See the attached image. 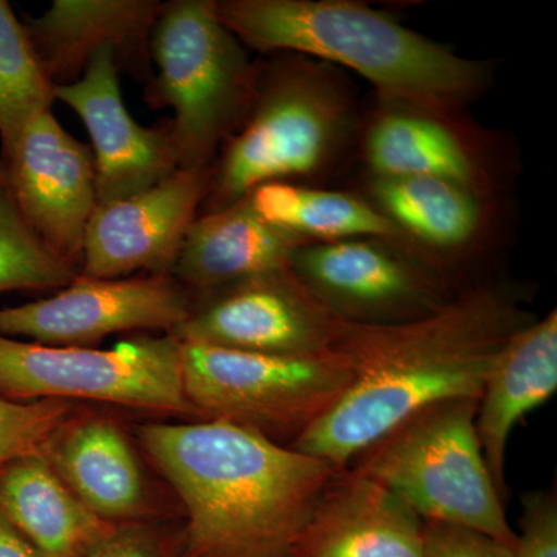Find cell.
<instances>
[{
	"label": "cell",
	"mask_w": 557,
	"mask_h": 557,
	"mask_svg": "<svg viewBox=\"0 0 557 557\" xmlns=\"http://www.w3.org/2000/svg\"><path fill=\"white\" fill-rule=\"evenodd\" d=\"M160 0H53L25 30L54 89L78 81L91 60L110 50L120 73L148 86L150 39Z\"/></svg>",
	"instance_id": "9a60e30c"
},
{
	"label": "cell",
	"mask_w": 557,
	"mask_h": 557,
	"mask_svg": "<svg viewBox=\"0 0 557 557\" xmlns=\"http://www.w3.org/2000/svg\"><path fill=\"white\" fill-rule=\"evenodd\" d=\"M137 434L185 509L178 557H293L341 471L226 421L150 423Z\"/></svg>",
	"instance_id": "7a4b0ae2"
},
{
	"label": "cell",
	"mask_w": 557,
	"mask_h": 557,
	"mask_svg": "<svg viewBox=\"0 0 557 557\" xmlns=\"http://www.w3.org/2000/svg\"><path fill=\"white\" fill-rule=\"evenodd\" d=\"M194 295L171 274L76 276L50 298L0 309V335L44 346L90 347L113 333L172 330L189 317Z\"/></svg>",
	"instance_id": "8fae6325"
},
{
	"label": "cell",
	"mask_w": 557,
	"mask_h": 557,
	"mask_svg": "<svg viewBox=\"0 0 557 557\" xmlns=\"http://www.w3.org/2000/svg\"><path fill=\"white\" fill-rule=\"evenodd\" d=\"M0 511L47 557H89L115 527L81 504L42 449L0 468Z\"/></svg>",
	"instance_id": "7402d4cb"
},
{
	"label": "cell",
	"mask_w": 557,
	"mask_h": 557,
	"mask_svg": "<svg viewBox=\"0 0 557 557\" xmlns=\"http://www.w3.org/2000/svg\"><path fill=\"white\" fill-rule=\"evenodd\" d=\"M182 376L197 420L226 421L292 448L354 375L336 348L295 357L182 343Z\"/></svg>",
	"instance_id": "52a82bcc"
},
{
	"label": "cell",
	"mask_w": 557,
	"mask_h": 557,
	"mask_svg": "<svg viewBox=\"0 0 557 557\" xmlns=\"http://www.w3.org/2000/svg\"><path fill=\"white\" fill-rule=\"evenodd\" d=\"M525 302L515 285L474 282L426 318L348 324L335 348L350 364V387L292 449L344 469L418 410L479 399L508 341L537 318Z\"/></svg>",
	"instance_id": "6da1fadb"
},
{
	"label": "cell",
	"mask_w": 557,
	"mask_h": 557,
	"mask_svg": "<svg viewBox=\"0 0 557 557\" xmlns=\"http://www.w3.org/2000/svg\"><path fill=\"white\" fill-rule=\"evenodd\" d=\"M0 557H47L0 511Z\"/></svg>",
	"instance_id": "f546056e"
},
{
	"label": "cell",
	"mask_w": 557,
	"mask_h": 557,
	"mask_svg": "<svg viewBox=\"0 0 557 557\" xmlns=\"http://www.w3.org/2000/svg\"><path fill=\"white\" fill-rule=\"evenodd\" d=\"M5 168L22 215L54 258L78 271L97 209V171L89 146L73 138L53 110L25 127Z\"/></svg>",
	"instance_id": "7c38bea8"
},
{
	"label": "cell",
	"mask_w": 557,
	"mask_h": 557,
	"mask_svg": "<svg viewBox=\"0 0 557 557\" xmlns=\"http://www.w3.org/2000/svg\"><path fill=\"white\" fill-rule=\"evenodd\" d=\"M54 98L67 104L89 132L98 205L143 193L178 170L170 121L146 127L134 120L121 97L112 51L97 54L75 83L57 87Z\"/></svg>",
	"instance_id": "5bb4252c"
},
{
	"label": "cell",
	"mask_w": 557,
	"mask_h": 557,
	"mask_svg": "<svg viewBox=\"0 0 557 557\" xmlns=\"http://www.w3.org/2000/svg\"><path fill=\"white\" fill-rule=\"evenodd\" d=\"M423 557H512V553L479 531L424 520Z\"/></svg>",
	"instance_id": "f1b7e54d"
},
{
	"label": "cell",
	"mask_w": 557,
	"mask_h": 557,
	"mask_svg": "<svg viewBox=\"0 0 557 557\" xmlns=\"http://www.w3.org/2000/svg\"><path fill=\"white\" fill-rule=\"evenodd\" d=\"M54 101L24 21L0 0V161L10 159L25 127Z\"/></svg>",
	"instance_id": "cb8c5ba5"
},
{
	"label": "cell",
	"mask_w": 557,
	"mask_h": 557,
	"mask_svg": "<svg viewBox=\"0 0 557 557\" xmlns=\"http://www.w3.org/2000/svg\"><path fill=\"white\" fill-rule=\"evenodd\" d=\"M0 398L90 399L196 418L182 376V343L135 336L115 347L44 346L0 335Z\"/></svg>",
	"instance_id": "ba28073f"
},
{
	"label": "cell",
	"mask_w": 557,
	"mask_h": 557,
	"mask_svg": "<svg viewBox=\"0 0 557 557\" xmlns=\"http://www.w3.org/2000/svg\"><path fill=\"white\" fill-rule=\"evenodd\" d=\"M347 327L288 267L194 295L189 317L168 335L180 343L306 357L335 350Z\"/></svg>",
	"instance_id": "30bf717a"
},
{
	"label": "cell",
	"mask_w": 557,
	"mask_h": 557,
	"mask_svg": "<svg viewBox=\"0 0 557 557\" xmlns=\"http://www.w3.org/2000/svg\"><path fill=\"white\" fill-rule=\"evenodd\" d=\"M212 166L178 168L152 188L98 205L84 237L79 276L171 274L208 196Z\"/></svg>",
	"instance_id": "4fadbf2b"
},
{
	"label": "cell",
	"mask_w": 557,
	"mask_h": 557,
	"mask_svg": "<svg viewBox=\"0 0 557 557\" xmlns=\"http://www.w3.org/2000/svg\"><path fill=\"white\" fill-rule=\"evenodd\" d=\"M292 269L336 317L366 327L426 318L460 289L405 242L375 237L311 242Z\"/></svg>",
	"instance_id": "9c48e42d"
},
{
	"label": "cell",
	"mask_w": 557,
	"mask_h": 557,
	"mask_svg": "<svg viewBox=\"0 0 557 557\" xmlns=\"http://www.w3.org/2000/svg\"><path fill=\"white\" fill-rule=\"evenodd\" d=\"M379 98L362 132L370 177L443 178L487 196L485 156L457 116Z\"/></svg>",
	"instance_id": "ac0fdd59"
},
{
	"label": "cell",
	"mask_w": 557,
	"mask_h": 557,
	"mask_svg": "<svg viewBox=\"0 0 557 557\" xmlns=\"http://www.w3.org/2000/svg\"><path fill=\"white\" fill-rule=\"evenodd\" d=\"M79 410L64 399L10 401L0 398V468L44 449Z\"/></svg>",
	"instance_id": "484cf974"
},
{
	"label": "cell",
	"mask_w": 557,
	"mask_h": 557,
	"mask_svg": "<svg viewBox=\"0 0 557 557\" xmlns=\"http://www.w3.org/2000/svg\"><path fill=\"white\" fill-rule=\"evenodd\" d=\"M215 10L248 50L343 65L413 108L457 116L487 84L482 62L355 0H215Z\"/></svg>",
	"instance_id": "3957f363"
},
{
	"label": "cell",
	"mask_w": 557,
	"mask_h": 557,
	"mask_svg": "<svg viewBox=\"0 0 557 557\" xmlns=\"http://www.w3.org/2000/svg\"><path fill=\"white\" fill-rule=\"evenodd\" d=\"M89 557H178V528L161 520L120 523Z\"/></svg>",
	"instance_id": "83f0119b"
},
{
	"label": "cell",
	"mask_w": 557,
	"mask_h": 557,
	"mask_svg": "<svg viewBox=\"0 0 557 557\" xmlns=\"http://www.w3.org/2000/svg\"><path fill=\"white\" fill-rule=\"evenodd\" d=\"M557 391V310L508 341L478 399L475 432L486 467L507 502V448L516 426Z\"/></svg>",
	"instance_id": "ffe728a7"
},
{
	"label": "cell",
	"mask_w": 557,
	"mask_h": 557,
	"mask_svg": "<svg viewBox=\"0 0 557 557\" xmlns=\"http://www.w3.org/2000/svg\"><path fill=\"white\" fill-rule=\"evenodd\" d=\"M307 244L311 242L267 222L245 197L194 220L171 276L201 295L288 269L293 255Z\"/></svg>",
	"instance_id": "d6986e66"
},
{
	"label": "cell",
	"mask_w": 557,
	"mask_h": 557,
	"mask_svg": "<svg viewBox=\"0 0 557 557\" xmlns=\"http://www.w3.org/2000/svg\"><path fill=\"white\" fill-rule=\"evenodd\" d=\"M42 453L62 482L97 518L113 525L160 520L137 450L112 418L78 412Z\"/></svg>",
	"instance_id": "e0dca14e"
},
{
	"label": "cell",
	"mask_w": 557,
	"mask_h": 557,
	"mask_svg": "<svg viewBox=\"0 0 557 557\" xmlns=\"http://www.w3.org/2000/svg\"><path fill=\"white\" fill-rule=\"evenodd\" d=\"M149 108L172 110L180 168L212 166L247 116L259 61L220 21L215 0L163 2L152 39Z\"/></svg>",
	"instance_id": "5b68a950"
},
{
	"label": "cell",
	"mask_w": 557,
	"mask_h": 557,
	"mask_svg": "<svg viewBox=\"0 0 557 557\" xmlns=\"http://www.w3.org/2000/svg\"><path fill=\"white\" fill-rule=\"evenodd\" d=\"M248 197L267 222L309 242L375 237L408 244L366 197L293 182L267 183Z\"/></svg>",
	"instance_id": "603a6c76"
},
{
	"label": "cell",
	"mask_w": 557,
	"mask_h": 557,
	"mask_svg": "<svg viewBox=\"0 0 557 557\" xmlns=\"http://www.w3.org/2000/svg\"><path fill=\"white\" fill-rule=\"evenodd\" d=\"M424 520L398 494L354 469L325 487L293 557H423Z\"/></svg>",
	"instance_id": "2e32d148"
},
{
	"label": "cell",
	"mask_w": 557,
	"mask_h": 557,
	"mask_svg": "<svg viewBox=\"0 0 557 557\" xmlns=\"http://www.w3.org/2000/svg\"><path fill=\"white\" fill-rule=\"evenodd\" d=\"M486 197L449 180L370 177L366 199L410 247L461 288L453 276L454 265L485 230Z\"/></svg>",
	"instance_id": "44dd1931"
},
{
	"label": "cell",
	"mask_w": 557,
	"mask_h": 557,
	"mask_svg": "<svg viewBox=\"0 0 557 557\" xmlns=\"http://www.w3.org/2000/svg\"><path fill=\"white\" fill-rule=\"evenodd\" d=\"M269 57L259 61L247 116L212 164L200 214L228 208L267 183L327 170L354 131L350 95L335 73L299 54Z\"/></svg>",
	"instance_id": "277c9868"
},
{
	"label": "cell",
	"mask_w": 557,
	"mask_h": 557,
	"mask_svg": "<svg viewBox=\"0 0 557 557\" xmlns=\"http://www.w3.org/2000/svg\"><path fill=\"white\" fill-rule=\"evenodd\" d=\"M78 276L46 248L22 215L0 163V293L67 287Z\"/></svg>",
	"instance_id": "d4e9b609"
},
{
	"label": "cell",
	"mask_w": 557,
	"mask_h": 557,
	"mask_svg": "<svg viewBox=\"0 0 557 557\" xmlns=\"http://www.w3.org/2000/svg\"><path fill=\"white\" fill-rule=\"evenodd\" d=\"M475 413L478 399L435 403L391 429L347 468L394 491L426 522L469 528L512 549L516 531L480 448Z\"/></svg>",
	"instance_id": "8992f818"
},
{
	"label": "cell",
	"mask_w": 557,
	"mask_h": 557,
	"mask_svg": "<svg viewBox=\"0 0 557 557\" xmlns=\"http://www.w3.org/2000/svg\"><path fill=\"white\" fill-rule=\"evenodd\" d=\"M512 557H557L556 486L522 494Z\"/></svg>",
	"instance_id": "4316f807"
}]
</instances>
